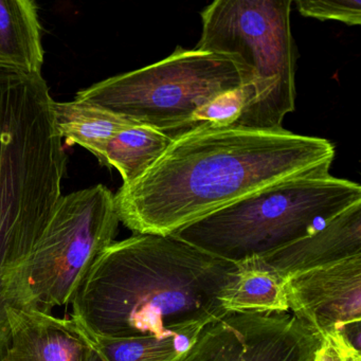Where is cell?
<instances>
[{"label": "cell", "mask_w": 361, "mask_h": 361, "mask_svg": "<svg viewBox=\"0 0 361 361\" xmlns=\"http://www.w3.org/2000/svg\"><path fill=\"white\" fill-rule=\"evenodd\" d=\"M162 155L114 195L135 234L170 235L255 192L329 174L335 145L324 138L200 124L172 137Z\"/></svg>", "instance_id": "6da1fadb"}, {"label": "cell", "mask_w": 361, "mask_h": 361, "mask_svg": "<svg viewBox=\"0 0 361 361\" xmlns=\"http://www.w3.org/2000/svg\"><path fill=\"white\" fill-rule=\"evenodd\" d=\"M235 269L175 234H134L94 259L71 301V319L106 338L200 333L228 314L221 295Z\"/></svg>", "instance_id": "7a4b0ae2"}, {"label": "cell", "mask_w": 361, "mask_h": 361, "mask_svg": "<svg viewBox=\"0 0 361 361\" xmlns=\"http://www.w3.org/2000/svg\"><path fill=\"white\" fill-rule=\"evenodd\" d=\"M361 187L331 174L255 192L174 233L232 263L261 257L324 227L353 204Z\"/></svg>", "instance_id": "3957f363"}, {"label": "cell", "mask_w": 361, "mask_h": 361, "mask_svg": "<svg viewBox=\"0 0 361 361\" xmlns=\"http://www.w3.org/2000/svg\"><path fill=\"white\" fill-rule=\"evenodd\" d=\"M291 0H215L202 12L195 49L235 56L253 78V99L233 126L284 130L295 104Z\"/></svg>", "instance_id": "277c9868"}, {"label": "cell", "mask_w": 361, "mask_h": 361, "mask_svg": "<svg viewBox=\"0 0 361 361\" xmlns=\"http://www.w3.org/2000/svg\"><path fill=\"white\" fill-rule=\"evenodd\" d=\"M249 85L235 56L177 47L168 58L80 90L75 100L103 107L173 137L192 128L196 111L217 94Z\"/></svg>", "instance_id": "5b68a950"}, {"label": "cell", "mask_w": 361, "mask_h": 361, "mask_svg": "<svg viewBox=\"0 0 361 361\" xmlns=\"http://www.w3.org/2000/svg\"><path fill=\"white\" fill-rule=\"evenodd\" d=\"M119 223L105 185L62 196L20 270L18 310L52 312L71 303L94 259L114 243Z\"/></svg>", "instance_id": "8992f818"}, {"label": "cell", "mask_w": 361, "mask_h": 361, "mask_svg": "<svg viewBox=\"0 0 361 361\" xmlns=\"http://www.w3.org/2000/svg\"><path fill=\"white\" fill-rule=\"evenodd\" d=\"M321 342L289 312L228 314L200 331L181 361H312Z\"/></svg>", "instance_id": "52a82bcc"}, {"label": "cell", "mask_w": 361, "mask_h": 361, "mask_svg": "<svg viewBox=\"0 0 361 361\" xmlns=\"http://www.w3.org/2000/svg\"><path fill=\"white\" fill-rule=\"evenodd\" d=\"M285 289L293 316L361 352V255L293 274Z\"/></svg>", "instance_id": "ba28073f"}, {"label": "cell", "mask_w": 361, "mask_h": 361, "mask_svg": "<svg viewBox=\"0 0 361 361\" xmlns=\"http://www.w3.org/2000/svg\"><path fill=\"white\" fill-rule=\"evenodd\" d=\"M9 340L3 361H86L92 346L73 319L35 310H7Z\"/></svg>", "instance_id": "9c48e42d"}, {"label": "cell", "mask_w": 361, "mask_h": 361, "mask_svg": "<svg viewBox=\"0 0 361 361\" xmlns=\"http://www.w3.org/2000/svg\"><path fill=\"white\" fill-rule=\"evenodd\" d=\"M357 255H361V202L334 217L318 231L255 259L286 279Z\"/></svg>", "instance_id": "30bf717a"}, {"label": "cell", "mask_w": 361, "mask_h": 361, "mask_svg": "<svg viewBox=\"0 0 361 361\" xmlns=\"http://www.w3.org/2000/svg\"><path fill=\"white\" fill-rule=\"evenodd\" d=\"M44 56L37 4L0 0V71L39 75Z\"/></svg>", "instance_id": "8fae6325"}, {"label": "cell", "mask_w": 361, "mask_h": 361, "mask_svg": "<svg viewBox=\"0 0 361 361\" xmlns=\"http://www.w3.org/2000/svg\"><path fill=\"white\" fill-rule=\"evenodd\" d=\"M285 284L286 279L259 259L236 263L231 280L221 291V306L227 314L289 312Z\"/></svg>", "instance_id": "7c38bea8"}, {"label": "cell", "mask_w": 361, "mask_h": 361, "mask_svg": "<svg viewBox=\"0 0 361 361\" xmlns=\"http://www.w3.org/2000/svg\"><path fill=\"white\" fill-rule=\"evenodd\" d=\"M52 111L61 138L87 149L101 164L109 141L126 128L138 124L103 107L78 100L54 101Z\"/></svg>", "instance_id": "4fadbf2b"}, {"label": "cell", "mask_w": 361, "mask_h": 361, "mask_svg": "<svg viewBox=\"0 0 361 361\" xmlns=\"http://www.w3.org/2000/svg\"><path fill=\"white\" fill-rule=\"evenodd\" d=\"M172 139L166 133L151 126H130L109 141L102 166L117 169L123 185H128L139 178L162 155Z\"/></svg>", "instance_id": "5bb4252c"}, {"label": "cell", "mask_w": 361, "mask_h": 361, "mask_svg": "<svg viewBox=\"0 0 361 361\" xmlns=\"http://www.w3.org/2000/svg\"><path fill=\"white\" fill-rule=\"evenodd\" d=\"M80 329L90 345L106 361H181L200 334L168 338H106Z\"/></svg>", "instance_id": "9a60e30c"}, {"label": "cell", "mask_w": 361, "mask_h": 361, "mask_svg": "<svg viewBox=\"0 0 361 361\" xmlns=\"http://www.w3.org/2000/svg\"><path fill=\"white\" fill-rule=\"evenodd\" d=\"M252 99L253 90L249 85L221 92L196 111L192 119V128L200 124L233 126Z\"/></svg>", "instance_id": "2e32d148"}, {"label": "cell", "mask_w": 361, "mask_h": 361, "mask_svg": "<svg viewBox=\"0 0 361 361\" xmlns=\"http://www.w3.org/2000/svg\"><path fill=\"white\" fill-rule=\"evenodd\" d=\"M301 16L319 20H337L348 26L361 24L360 0H295Z\"/></svg>", "instance_id": "e0dca14e"}, {"label": "cell", "mask_w": 361, "mask_h": 361, "mask_svg": "<svg viewBox=\"0 0 361 361\" xmlns=\"http://www.w3.org/2000/svg\"><path fill=\"white\" fill-rule=\"evenodd\" d=\"M312 361H361V352L333 338L325 337L322 338Z\"/></svg>", "instance_id": "ac0fdd59"}, {"label": "cell", "mask_w": 361, "mask_h": 361, "mask_svg": "<svg viewBox=\"0 0 361 361\" xmlns=\"http://www.w3.org/2000/svg\"><path fill=\"white\" fill-rule=\"evenodd\" d=\"M86 361H106L96 350L90 348V354H88L87 360Z\"/></svg>", "instance_id": "d6986e66"}, {"label": "cell", "mask_w": 361, "mask_h": 361, "mask_svg": "<svg viewBox=\"0 0 361 361\" xmlns=\"http://www.w3.org/2000/svg\"><path fill=\"white\" fill-rule=\"evenodd\" d=\"M6 350H7V345L0 343V361L4 360V355H5Z\"/></svg>", "instance_id": "ffe728a7"}]
</instances>
